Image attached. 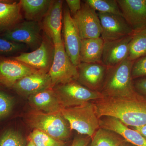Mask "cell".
<instances>
[{
    "label": "cell",
    "instance_id": "9",
    "mask_svg": "<svg viewBox=\"0 0 146 146\" xmlns=\"http://www.w3.org/2000/svg\"><path fill=\"white\" fill-rule=\"evenodd\" d=\"M97 13L102 28L101 37L104 42L117 40L134 34V31L123 16Z\"/></svg>",
    "mask_w": 146,
    "mask_h": 146
},
{
    "label": "cell",
    "instance_id": "34",
    "mask_svg": "<svg viewBox=\"0 0 146 146\" xmlns=\"http://www.w3.org/2000/svg\"><path fill=\"white\" fill-rule=\"evenodd\" d=\"M135 129L141 133L146 139V125L142 126L135 127Z\"/></svg>",
    "mask_w": 146,
    "mask_h": 146
},
{
    "label": "cell",
    "instance_id": "29",
    "mask_svg": "<svg viewBox=\"0 0 146 146\" xmlns=\"http://www.w3.org/2000/svg\"><path fill=\"white\" fill-rule=\"evenodd\" d=\"M12 97L0 91V119L6 117L10 114L13 106Z\"/></svg>",
    "mask_w": 146,
    "mask_h": 146
},
{
    "label": "cell",
    "instance_id": "19",
    "mask_svg": "<svg viewBox=\"0 0 146 146\" xmlns=\"http://www.w3.org/2000/svg\"><path fill=\"white\" fill-rule=\"evenodd\" d=\"M33 110L48 113L61 112L63 109L53 88L37 92L28 97Z\"/></svg>",
    "mask_w": 146,
    "mask_h": 146
},
{
    "label": "cell",
    "instance_id": "11",
    "mask_svg": "<svg viewBox=\"0 0 146 146\" xmlns=\"http://www.w3.org/2000/svg\"><path fill=\"white\" fill-rule=\"evenodd\" d=\"M63 44L65 51L73 64L80 63V52L82 39L78 29L68 7L63 11Z\"/></svg>",
    "mask_w": 146,
    "mask_h": 146
},
{
    "label": "cell",
    "instance_id": "14",
    "mask_svg": "<svg viewBox=\"0 0 146 146\" xmlns=\"http://www.w3.org/2000/svg\"><path fill=\"white\" fill-rule=\"evenodd\" d=\"M77 81L94 91L100 92L107 68L102 63H80L77 66Z\"/></svg>",
    "mask_w": 146,
    "mask_h": 146
},
{
    "label": "cell",
    "instance_id": "21",
    "mask_svg": "<svg viewBox=\"0 0 146 146\" xmlns=\"http://www.w3.org/2000/svg\"><path fill=\"white\" fill-rule=\"evenodd\" d=\"M104 44V41L101 37L82 39L80 63H102Z\"/></svg>",
    "mask_w": 146,
    "mask_h": 146
},
{
    "label": "cell",
    "instance_id": "18",
    "mask_svg": "<svg viewBox=\"0 0 146 146\" xmlns=\"http://www.w3.org/2000/svg\"><path fill=\"white\" fill-rule=\"evenodd\" d=\"M100 128L117 133L126 141L136 146H146V139L135 129H131L117 118L105 116L100 118Z\"/></svg>",
    "mask_w": 146,
    "mask_h": 146
},
{
    "label": "cell",
    "instance_id": "28",
    "mask_svg": "<svg viewBox=\"0 0 146 146\" xmlns=\"http://www.w3.org/2000/svg\"><path fill=\"white\" fill-rule=\"evenodd\" d=\"M25 140L21 133L12 129L7 130L0 137V146H25Z\"/></svg>",
    "mask_w": 146,
    "mask_h": 146
},
{
    "label": "cell",
    "instance_id": "16",
    "mask_svg": "<svg viewBox=\"0 0 146 146\" xmlns=\"http://www.w3.org/2000/svg\"><path fill=\"white\" fill-rule=\"evenodd\" d=\"M133 35L117 40L104 42L102 63L107 68L113 67L128 58Z\"/></svg>",
    "mask_w": 146,
    "mask_h": 146
},
{
    "label": "cell",
    "instance_id": "17",
    "mask_svg": "<svg viewBox=\"0 0 146 146\" xmlns=\"http://www.w3.org/2000/svg\"><path fill=\"white\" fill-rule=\"evenodd\" d=\"M12 88L18 94L29 97L53 86L48 73L37 70L19 80Z\"/></svg>",
    "mask_w": 146,
    "mask_h": 146
},
{
    "label": "cell",
    "instance_id": "4",
    "mask_svg": "<svg viewBox=\"0 0 146 146\" xmlns=\"http://www.w3.org/2000/svg\"><path fill=\"white\" fill-rule=\"evenodd\" d=\"M61 113L70 124L71 130L92 138L100 128L94 103L87 102L80 105L61 110Z\"/></svg>",
    "mask_w": 146,
    "mask_h": 146
},
{
    "label": "cell",
    "instance_id": "26",
    "mask_svg": "<svg viewBox=\"0 0 146 146\" xmlns=\"http://www.w3.org/2000/svg\"><path fill=\"white\" fill-rule=\"evenodd\" d=\"M29 47L21 43L11 42L0 35V58L25 52Z\"/></svg>",
    "mask_w": 146,
    "mask_h": 146
},
{
    "label": "cell",
    "instance_id": "37",
    "mask_svg": "<svg viewBox=\"0 0 146 146\" xmlns=\"http://www.w3.org/2000/svg\"><path fill=\"white\" fill-rule=\"evenodd\" d=\"M61 146H66V145H65V144L64 145H63Z\"/></svg>",
    "mask_w": 146,
    "mask_h": 146
},
{
    "label": "cell",
    "instance_id": "23",
    "mask_svg": "<svg viewBox=\"0 0 146 146\" xmlns=\"http://www.w3.org/2000/svg\"><path fill=\"white\" fill-rule=\"evenodd\" d=\"M88 146H119L125 141L117 133L100 128Z\"/></svg>",
    "mask_w": 146,
    "mask_h": 146
},
{
    "label": "cell",
    "instance_id": "12",
    "mask_svg": "<svg viewBox=\"0 0 146 146\" xmlns=\"http://www.w3.org/2000/svg\"><path fill=\"white\" fill-rule=\"evenodd\" d=\"M38 70L13 58H0V84L12 87L18 80Z\"/></svg>",
    "mask_w": 146,
    "mask_h": 146
},
{
    "label": "cell",
    "instance_id": "36",
    "mask_svg": "<svg viewBox=\"0 0 146 146\" xmlns=\"http://www.w3.org/2000/svg\"><path fill=\"white\" fill-rule=\"evenodd\" d=\"M27 146H36L31 140L29 139V142Z\"/></svg>",
    "mask_w": 146,
    "mask_h": 146
},
{
    "label": "cell",
    "instance_id": "10",
    "mask_svg": "<svg viewBox=\"0 0 146 146\" xmlns=\"http://www.w3.org/2000/svg\"><path fill=\"white\" fill-rule=\"evenodd\" d=\"M82 39L99 38L102 28L97 11L84 2L80 10L73 16Z\"/></svg>",
    "mask_w": 146,
    "mask_h": 146
},
{
    "label": "cell",
    "instance_id": "8",
    "mask_svg": "<svg viewBox=\"0 0 146 146\" xmlns=\"http://www.w3.org/2000/svg\"><path fill=\"white\" fill-rule=\"evenodd\" d=\"M54 52V44L44 34L42 44L38 48L31 52L22 53L12 58L38 70L48 73L52 65Z\"/></svg>",
    "mask_w": 146,
    "mask_h": 146
},
{
    "label": "cell",
    "instance_id": "6",
    "mask_svg": "<svg viewBox=\"0 0 146 146\" xmlns=\"http://www.w3.org/2000/svg\"><path fill=\"white\" fill-rule=\"evenodd\" d=\"M42 30L39 22L26 20L0 33V35L11 42L27 45L34 51L40 46L43 41Z\"/></svg>",
    "mask_w": 146,
    "mask_h": 146
},
{
    "label": "cell",
    "instance_id": "30",
    "mask_svg": "<svg viewBox=\"0 0 146 146\" xmlns=\"http://www.w3.org/2000/svg\"><path fill=\"white\" fill-rule=\"evenodd\" d=\"M131 76L133 80L146 76V56L134 61L131 70Z\"/></svg>",
    "mask_w": 146,
    "mask_h": 146
},
{
    "label": "cell",
    "instance_id": "27",
    "mask_svg": "<svg viewBox=\"0 0 146 146\" xmlns=\"http://www.w3.org/2000/svg\"><path fill=\"white\" fill-rule=\"evenodd\" d=\"M36 146H61L65 144L64 142L58 141L47 133L34 129L29 136Z\"/></svg>",
    "mask_w": 146,
    "mask_h": 146
},
{
    "label": "cell",
    "instance_id": "25",
    "mask_svg": "<svg viewBox=\"0 0 146 146\" xmlns=\"http://www.w3.org/2000/svg\"><path fill=\"white\" fill-rule=\"evenodd\" d=\"M97 12L122 16L116 0H86L84 1Z\"/></svg>",
    "mask_w": 146,
    "mask_h": 146
},
{
    "label": "cell",
    "instance_id": "31",
    "mask_svg": "<svg viewBox=\"0 0 146 146\" xmlns=\"http://www.w3.org/2000/svg\"><path fill=\"white\" fill-rule=\"evenodd\" d=\"M133 83L136 92L146 99V78L140 79Z\"/></svg>",
    "mask_w": 146,
    "mask_h": 146
},
{
    "label": "cell",
    "instance_id": "3",
    "mask_svg": "<svg viewBox=\"0 0 146 146\" xmlns=\"http://www.w3.org/2000/svg\"><path fill=\"white\" fill-rule=\"evenodd\" d=\"M27 123L34 129L41 131L58 141L68 140L71 129L61 112L48 113L33 110L26 117Z\"/></svg>",
    "mask_w": 146,
    "mask_h": 146
},
{
    "label": "cell",
    "instance_id": "35",
    "mask_svg": "<svg viewBox=\"0 0 146 146\" xmlns=\"http://www.w3.org/2000/svg\"><path fill=\"white\" fill-rule=\"evenodd\" d=\"M119 146H136L133 145V144L130 143L126 141H124L123 143H122Z\"/></svg>",
    "mask_w": 146,
    "mask_h": 146
},
{
    "label": "cell",
    "instance_id": "32",
    "mask_svg": "<svg viewBox=\"0 0 146 146\" xmlns=\"http://www.w3.org/2000/svg\"><path fill=\"white\" fill-rule=\"evenodd\" d=\"M68 9L70 12L73 15H75L81 9V1L80 0H66Z\"/></svg>",
    "mask_w": 146,
    "mask_h": 146
},
{
    "label": "cell",
    "instance_id": "7",
    "mask_svg": "<svg viewBox=\"0 0 146 146\" xmlns=\"http://www.w3.org/2000/svg\"><path fill=\"white\" fill-rule=\"evenodd\" d=\"M54 47L53 61L48 72L53 88L59 84L77 80L78 77L77 67L73 64L67 54L63 41L60 44L54 45Z\"/></svg>",
    "mask_w": 146,
    "mask_h": 146
},
{
    "label": "cell",
    "instance_id": "2",
    "mask_svg": "<svg viewBox=\"0 0 146 146\" xmlns=\"http://www.w3.org/2000/svg\"><path fill=\"white\" fill-rule=\"evenodd\" d=\"M134 61L127 58L113 67L107 68L100 92L105 97L137 98L142 96L133 85L131 70Z\"/></svg>",
    "mask_w": 146,
    "mask_h": 146
},
{
    "label": "cell",
    "instance_id": "22",
    "mask_svg": "<svg viewBox=\"0 0 146 146\" xmlns=\"http://www.w3.org/2000/svg\"><path fill=\"white\" fill-rule=\"evenodd\" d=\"M53 1L20 0L19 1L26 21L39 22L48 13Z\"/></svg>",
    "mask_w": 146,
    "mask_h": 146
},
{
    "label": "cell",
    "instance_id": "13",
    "mask_svg": "<svg viewBox=\"0 0 146 146\" xmlns=\"http://www.w3.org/2000/svg\"><path fill=\"white\" fill-rule=\"evenodd\" d=\"M122 16L134 33L146 27L145 0H117Z\"/></svg>",
    "mask_w": 146,
    "mask_h": 146
},
{
    "label": "cell",
    "instance_id": "38",
    "mask_svg": "<svg viewBox=\"0 0 146 146\" xmlns=\"http://www.w3.org/2000/svg\"><path fill=\"white\" fill-rule=\"evenodd\" d=\"M145 4L146 5V0H145Z\"/></svg>",
    "mask_w": 146,
    "mask_h": 146
},
{
    "label": "cell",
    "instance_id": "33",
    "mask_svg": "<svg viewBox=\"0 0 146 146\" xmlns=\"http://www.w3.org/2000/svg\"><path fill=\"white\" fill-rule=\"evenodd\" d=\"M91 138L89 136L77 137L73 140L71 146H88Z\"/></svg>",
    "mask_w": 146,
    "mask_h": 146
},
{
    "label": "cell",
    "instance_id": "24",
    "mask_svg": "<svg viewBox=\"0 0 146 146\" xmlns=\"http://www.w3.org/2000/svg\"><path fill=\"white\" fill-rule=\"evenodd\" d=\"M146 56V27L134 33L130 42L128 58L135 61Z\"/></svg>",
    "mask_w": 146,
    "mask_h": 146
},
{
    "label": "cell",
    "instance_id": "20",
    "mask_svg": "<svg viewBox=\"0 0 146 146\" xmlns=\"http://www.w3.org/2000/svg\"><path fill=\"white\" fill-rule=\"evenodd\" d=\"M19 1L0 0V33L22 21Z\"/></svg>",
    "mask_w": 146,
    "mask_h": 146
},
{
    "label": "cell",
    "instance_id": "5",
    "mask_svg": "<svg viewBox=\"0 0 146 146\" xmlns=\"http://www.w3.org/2000/svg\"><path fill=\"white\" fill-rule=\"evenodd\" d=\"M53 88L63 108L78 106L105 98L101 92L90 90L77 80L59 84Z\"/></svg>",
    "mask_w": 146,
    "mask_h": 146
},
{
    "label": "cell",
    "instance_id": "15",
    "mask_svg": "<svg viewBox=\"0 0 146 146\" xmlns=\"http://www.w3.org/2000/svg\"><path fill=\"white\" fill-rule=\"evenodd\" d=\"M63 3V1H54L48 13L42 19L41 25L44 33L54 45L60 44L63 41L61 36Z\"/></svg>",
    "mask_w": 146,
    "mask_h": 146
},
{
    "label": "cell",
    "instance_id": "1",
    "mask_svg": "<svg viewBox=\"0 0 146 146\" xmlns=\"http://www.w3.org/2000/svg\"><path fill=\"white\" fill-rule=\"evenodd\" d=\"M99 118L113 117L134 127L146 125V99L105 98L92 101Z\"/></svg>",
    "mask_w": 146,
    "mask_h": 146
}]
</instances>
